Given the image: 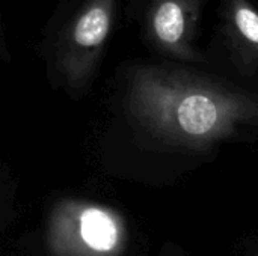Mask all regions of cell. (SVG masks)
Here are the masks:
<instances>
[{"label": "cell", "mask_w": 258, "mask_h": 256, "mask_svg": "<svg viewBox=\"0 0 258 256\" xmlns=\"http://www.w3.org/2000/svg\"><path fill=\"white\" fill-rule=\"evenodd\" d=\"M80 231L85 243L95 250H110L118 240L113 219L98 208H88L80 217Z\"/></svg>", "instance_id": "5b68a950"}, {"label": "cell", "mask_w": 258, "mask_h": 256, "mask_svg": "<svg viewBox=\"0 0 258 256\" xmlns=\"http://www.w3.org/2000/svg\"><path fill=\"white\" fill-rule=\"evenodd\" d=\"M127 109L139 128L174 149L258 140V92L189 66L136 68Z\"/></svg>", "instance_id": "6da1fadb"}, {"label": "cell", "mask_w": 258, "mask_h": 256, "mask_svg": "<svg viewBox=\"0 0 258 256\" xmlns=\"http://www.w3.org/2000/svg\"><path fill=\"white\" fill-rule=\"evenodd\" d=\"M207 0H148L145 33L151 45L183 63L204 60L197 47L203 9Z\"/></svg>", "instance_id": "3957f363"}, {"label": "cell", "mask_w": 258, "mask_h": 256, "mask_svg": "<svg viewBox=\"0 0 258 256\" xmlns=\"http://www.w3.org/2000/svg\"><path fill=\"white\" fill-rule=\"evenodd\" d=\"M219 33L234 69L258 80V9L251 0L218 2Z\"/></svg>", "instance_id": "277c9868"}, {"label": "cell", "mask_w": 258, "mask_h": 256, "mask_svg": "<svg viewBox=\"0 0 258 256\" xmlns=\"http://www.w3.org/2000/svg\"><path fill=\"white\" fill-rule=\"evenodd\" d=\"M116 0H88L63 30L57 66L73 86L83 84L94 72L107 42Z\"/></svg>", "instance_id": "7a4b0ae2"}]
</instances>
